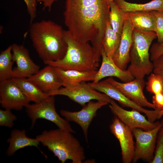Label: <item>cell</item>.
I'll return each mask as SVG.
<instances>
[{
	"label": "cell",
	"instance_id": "obj_2",
	"mask_svg": "<svg viewBox=\"0 0 163 163\" xmlns=\"http://www.w3.org/2000/svg\"><path fill=\"white\" fill-rule=\"evenodd\" d=\"M29 35L33 46L44 63L62 59L67 44L62 27L50 20L32 23Z\"/></svg>",
	"mask_w": 163,
	"mask_h": 163
},
{
	"label": "cell",
	"instance_id": "obj_8",
	"mask_svg": "<svg viewBox=\"0 0 163 163\" xmlns=\"http://www.w3.org/2000/svg\"><path fill=\"white\" fill-rule=\"evenodd\" d=\"M49 95H64L84 106L93 100L110 103L111 99L106 94L97 91L87 83L81 82L67 87H60L48 93Z\"/></svg>",
	"mask_w": 163,
	"mask_h": 163
},
{
	"label": "cell",
	"instance_id": "obj_24",
	"mask_svg": "<svg viewBox=\"0 0 163 163\" xmlns=\"http://www.w3.org/2000/svg\"><path fill=\"white\" fill-rule=\"evenodd\" d=\"M121 35L113 29L110 21L107 23L102 41L103 48L107 55L113 58L119 45Z\"/></svg>",
	"mask_w": 163,
	"mask_h": 163
},
{
	"label": "cell",
	"instance_id": "obj_16",
	"mask_svg": "<svg viewBox=\"0 0 163 163\" xmlns=\"http://www.w3.org/2000/svg\"><path fill=\"white\" fill-rule=\"evenodd\" d=\"M134 27L130 22L124 21L119 46L112 59L115 64L123 70H126L130 62V52L132 43Z\"/></svg>",
	"mask_w": 163,
	"mask_h": 163
},
{
	"label": "cell",
	"instance_id": "obj_38",
	"mask_svg": "<svg viewBox=\"0 0 163 163\" xmlns=\"http://www.w3.org/2000/svg\"><path fill=\"white\" fill-rule=\"evenodd\" d=\"M108 0L110 3L111 2H113L114 0Z\"/></svg>",
	"mask_w": 163,
	"mask_h": 163
},
{
	"label": "cell",
	"instance_id": "obj_26",
	"mask_svg": "<svg viewBox=\"0 0 163 163\" xmlns=\"http://www.w3.org/2000/svg\"><path fill=\"white\" fill-rule=\"evenodd\" d=\"M110 23L113 30L121 35L124 21L125 12L123 11L113 1L110 3L109 13Z\"/></svg>",
	"mask_w": 163,
	"mask_h": 163
},
{
	"label": "cell",
	"instance_id": "obj_34",
	"mask_svg": "<svg viewBox=\"0 0 163 163\" xmlns=\"http://www.w3.org/2000/svg\"><path fill=\"white\" fill-rule=\"evenodd\" d=\"M153 63L154 66L153 70L163 69V53L153 61Z\"/></svg>",
	"mask_w": 163,
	"mask_h": 163
},
{
	"label": "cell",
	"instance_id": "obj_35",
	"mask_svg": "<svg viewBox=\"0 0 163 163\" xmlns=\"http://www.w3.org/2000/svg\"><path fill=\"white\" fill-rule=\"evenodd\" d=\"M57 0H37V2L42 3L43 9L50 11L53 3Z\"/></svg>",
	"mask_w": 163,
	"mask_h": 163
},
{
	"label": "cell",
	"instance_id": "obj_6",
	"mask_svg": "<svg viewBox=\"0 0 163 163\" xmlns=\"http://www.w3.org/2000/svg\"><path fill=\"white\" fill-rule=\"evenodd\" d=\"M55 102L54 96L51 95L39 103L29 104L25 107L26 113L31 121V128H33L37 119H43L53 122L59 129L75 133L69 122L56 112Z\"/></svg>",
	"mask_w": 163,
	"mask_h": 163
},
{
	"label": "cell",
	"instance_id": "obj_23",
	"mask_svg": "<svg viewBox=\"0 0 163 163\" xmlns=\"http://www.w3.org/2000/svg\"><path fill=\"white\" fill-rule=\"evenodd\" d=\"M113 1L124 12L154 10L163 11V0H152L144 4L132 3L125 0H114Z\"/></svg>",
	"mask_w": 163,
	"mask_h": 163
},
{
	"label": "cell",
	"instance_id": "obj_19",
	"mask_svg": "<svg viewBox=\"0 0 163 163\" xmlns=\"http://www.w3.org/2000/svg\"><path fill=\"white\" fill-rule=\"evenodd\" d=\"M54 68L61 78L62 86L64 87L75 85L83 82H93L97 71V70L81 71L73 69L65 70L56 67Z\"/></svg>",
	"mask_w": 163,
	"mask_h": 163
},
{
	"label": "cell",
	"instance_id": "obj_7",
	"mask_svg": "<svg viewBox=\"0 0 163 163\" xmlns=\"http://www.w3.org/2000/svg\"><path fill=\"white\" fill-rule=\"evenodd\" d=\"M161 126L160 122L157 127L150 130L136 128L132 130L136 141L132 162L136 163L140 159L150 163L152 161L154 156L157 134Z\"/></svg>",
	"mask_w": 163,
	"mask_h": 163
},
{
	"label": "cell",
	"instance_id": "obj_15",
	"mask_svg": "<svg viewBox=\"0 0 163 163\" xmlns=\"http://www.w3.org/2000/svg\"><path fill=\"white\" fill-rule=\"evenodd\" d=\"M12 45V52L16 66L13 69V78H28L40 70L39 66L31 59L28 50L22 45Z\"/></svg>",
	"mask_w": 163,
	"mask_h": 163
},
{
	"label": "cell",
	"instance_id": "obj_31",
	"mask_svg": "<svg viewBox=\"0 0 163 163\" xmlns=\"http://www.w3.org/2000/svg\"><path fill=\"white\" fill-rule=\"evenodd\" d=\"M24 1L26 5L27 11L30 17L31 24L36 16L37 0H24Z\"/></svg>",
	"mask_w": 163,
	"mask_h": 163
},
{
	"label": "cell",
	"instance_id": "obj_3",
	"mask_svg": "<svg viewBox=\"0 0 163 163\" xmlns=\"http://www.w3.org/2000/svg\"><path fill=\"white\" fill-rule=\"evenodd\" d=\"M71 133L59 128L44 130L36 138L62 163L68 160L72 163H82L85 158L84 149Z\"/></svg>",
	"mask_w": 163,
	"mask_h": 163
},
{
	"label": "cell",
	"instance_id": "obj_22",
	"mask_svg": "<svg viewBox=\"0 0 163 163\" xmlns=\"http://www.w3.org/2000/svg\"><path fill=\"white\" fill-rule=\"evenodd\" d=\"M13 78L30 101L38 103L50 96L28 78Z\"/></svg>",
	"mask_w": 163,
	"mask_h": 163
},
{
	"label": "cell",
	"instance_id": "obj_13",
	"mask_svg": "<svg viewBox=\"0 0 163 163\" xmlns=\"http://www.w3.org/2000/svg\"><path fill=\"white\" fill-rule=\"evenodd\" d=\"M109 103V107L113 113L132 130L136 128L150 130L156 127L160 123L159 121H149L137 110L132 109L128 110L123 109L112 99Z\"/></svg>",
	"mask_w": 163,
	"mask_h": 163
},
{
	"label": "cell",
	"instance_id": "obj_36",
	"mask_svg": "<svg viewBox=\"0 0 163 163\" xmlns=\"http://www.w3.org/2000/svg\"><path fill=\"white\" fill-rule=\"evenodd\" d=\"M153 73L160 75L163 81V69L159 70H153Z\"/></svg>",
	"mask_w": 163,
	"mask_h": 163
},
{
	"label": "cell",
	"instance_id": "obj_28",
	"mask_svg": "<svg viewBox=\"0 0 163 163\" xmlns=\"http://www.w3.org/2000/svg\"><path fill=\"white\" fill-rule=\"evenodd\" d=\"M158 132L154 158L150 163H163V118Z\"/></svg>",
	"mask_w": 163,
	"mask_h": 163
},
{
	"label": "cell",
	"instance_id": "obj_4",
	"mask_svg": "<svg viewBox=\"0 0 163 163\" xmlns=\"http://www.w3.org/2000/svg\"><path fill=\"white\" fill-rule=\"evenodd\" d=\"M64 35L67 44L64 57L57 61L44 63L64 69L81 71L97 70L99 65L96 62L94 49L89 43H83L76 40L67 30Z\"/></svg>",
	"mask_w": 163,
	"mask_h": 163
},
{
	"label": "cell",
	"instance_id": "obj_20",
	"mask_svg": "<svg viewBox=\"0 0 163 163\" xmlns=\"http://www.w3.org/2000/svg\"><path fill=\"white\" fill-rule=\"evenodd\" d=\"M9 145L6 151L8 156L13 155L18 150L27 146H35L39 149L40 142L36 138L27 137L25 130H13L11 133L10 137L7 140Z\"/></svg>",
	"mask_w": 163,
	"mask_h": 163
},
{
	"label": "cell",
	"instance_id": "obj_37",
	"mask_svg": "<svg viewBox=\"0 0 163 163\" xmlns=\"http://www.w3.org/2000/svg\"><path fill=\"white\" fill-rule=\"evenodd\" d=\"M163 116V110L161 111L158 117V119H160Z\"/></svg>",
	"mask_w": 163,
	"mask_h": 163
},
{
	"label": "cell",
	"instance_id": "obj_30",
	"mask_svg": "<svg viewBox=\"0 0 163 163\" xmlns=\"http://www.w3.org/2000/svg\"><path fill=\"white\" fill-rule=\"evenodd\" d=\"M17 117L13 114L11 110H0V126L9 128L14 125V122L16 120Z\"/></svg>",
	"mask_w": 163,
	"mask_h": 163
},
{
	"label": "cell",
	"instance_id": "obj_25",
	"mask_svg": "<svg viewBox=\"0 0 163 163\" xmlns=\"http://www.w3.org/2000/svg\"><path fill=\"white\" fill-rule=\"evenodd\" d=\"M14 62L10 45L0 54V82L13 78Z\"/></svg>",
	"mask_w": 163,
	"mask_h": 163
},
{
	"label": "cell",
	"instance_id": "obj_32",
	"mask_svg": "<svg viewBox=\"0 0 163 163\" xmlns=\"http://www.w3.org/2000/svg\"><path fill=\"white\" fill-rule=\"evenodd\" d=\"M150 59L152 62L163 53V42L153 43L150 49Z\"/></svg>",
	"mask_w": 163,
	"mask_h": 163
},
{
	"label": "cell",
	"instance_id": "obj_11",
	"mask_svg": "<svg viewBox=\"0 0 163 163\" xmlns=\"http://www.w3.org/2000/svg\"><path fill=\"white\" fill-rule=\"evenodd\" d=\"M110 132L118 140L123 163H131L133 160L135 142L132 130L115 116L110 126Z\"/></svg>",
	"mask_w": 163,
	"mask_h": 163
},
{
	"label": "cell",
	"instance_id": "obj_29",
	"mask_svg": "<svg viewBox=\"0 0 163 163\" xmlns=\"http://www.w3.org/2000/svg\"><path fill=\"white\" fill-rule=\"evenodd\" d=\"M155 21V30L158 42H163V11H152Z\"/></svg>",
	"mask_w": 163,
	"mask_h": 163
},
{
	"label": "cell",
	"instance_id": "obj_33",
	"mask_svg": "<svg viewBox=\"0 0 163 163\" xmlns=\"http://www.w3.org/2000/svg\"><path fill=\"white\" fill-rule=\"evenodd\" d=\"M152 102L155 106L156 109L161 111L163 110V91L154 94L152 97Z\"/></svg>",
	"mask_w": 163,
	"mask_h": 163
},
{
	"label": "cell",
	"instance_id": "obj_21",
	"mask_svg": "<svg viewBox=\"0 0 163 163\" xmlns=\"http://www.w3.org/2000/svg\"><path fill=\"white\" fill-rule=\"evenodd\" d=\"M126 18L131 22L134 28L140 30L155 31V21L152 11L125 12Z\"/></svg>",
	"mask_w": 163,
	"mask_h": 163
},
{
	"label": "cell",
	"instance_id": "obj_17",
	"mask_svg": "<svg viewBox=\"0 0 163 163\" xmlns=\"http://www.w3.org/2000/svg\"><path fill=\"white\" fill-rule=\"evenodd\" d=\"M28 78L46 93L58 89L62 86V82L54 67L49 65Z\"/></svg>",
	"mask_w": 163,
	"mask_h": 163
},
{
	"label": "cell",
	"instance_id": "obj_1",
	"mask_svg": "<svg viewBox=\"0 0 163 163\" xmlns=\"http://www.w3.org/2000/svg\"><path fill=\"white\" fill-rule=\"evenodd\" d=\"M108 0H66L63 13L64 23L76 40L91 42L96 61L101 57L102 41L109 21Z\"/></svg>",
	"mask_w": 163,
	"mask_h": 163
},
{
	"label": "cell",
	"instance_id": "obj_9",
	"mask_svg": "<svg viewBox=\"0 0 163 163\" xmlns=\"http://www.w3.org/2000/svg\"><path fill=\"white\" fill-rule=\"evenodd\" d=\"M0 103L5 109L20 110L30 101L13 78L0 82Z\"/></svg>",
	"mask_w": 163,
	"mask_h": 163
},
{
	"label": "cell",
	"instance_id": "obj_12",
	"mask_svg": "<svg viewBox=\"0 0 163 163\" xmlns=\"http://www.w3.org/2000/svg\"><path fill=\"white\" fill-rule=\"evenodd\" d=\"M106 80L139 106L156 109L154 104L148 100L144 94L143 90L146 82L144 78H135L132 81L124 83L119 82L112 77Z\"/></svg>",
	"mask_w": 163,
	"mask_h": 163
},
{
	"label": "cell",
	"instance_id": "obj_18",
	"mask_svg": "<svg viewBox=\"0 0 163 163\" xmlns=\"http://www.w3.org/2000/svg\"><path fill=\"white\" fill-rule=\"evenodd\" d=\"M101 66L95 75L93 83H96L107 77H115L122 81L128 82L135 78L127 70H123L114 63L112 57L107 56L102 48Z\"/></svg>",
	"mask_w": 163,
	"mask_h": 163
},
{
	"label": "cell",
	"instance_id": "obj_10",
	"mask_svg": "<svg viewBox=\"0 0 163 163\" xmlns=\"http://www.w3.org/2000/svg\"><path fill=\"white\" fill-rule=\"evenodd\" d=\"M88 84L92 88L105 94L111 98L117 101L123 106L144 113L147 117L148 119L151 122H154L158 118L161 111L157 109L149 110L139 106L125 96L114 86L106 80L96 83L92 82Z\"/></svg>",
	"mask_w": 163,
	"mask_h": 163
},
{
	"label": "cell",
	"instance_id": "obj_27",
	"mask_svg": "<svg viewBox=\"0 0 163 163\" xmlns=\"http://www.w3.org/2000/svg\"><path fill=\"white\" fill-rule=\"evenodd\" d=\"M146 90L150 93L156 94L163 91V81L159 75L151 73L146 82Z\"/></svg>",
	"mask_w": 163,
	"mask_h": 163
},
{
	"label": "cell",
	"instance_id": "obj_14",
	"mask_svg": "<svg viewBox=\"0 0 163 163\" xmlns=\"http://www.w3.org/2000/svg\"><path fill=\"white\" fill-rule=\"evenodd\" d=\"M108 104L105 101H97L94 102L91 101L78 111L71 112L62 110L60 112L67 121L75 122L80 126L87 141L88 128L93 119L96 116L97 110Z\"/></svg>",
	"mask_w": 163,
	"mask_h": 163
},
{
	"label": "cell",
	"instance_id": "obj_5",
	"mask_svg": "<svg viewBox=\"0 0 163 163\" xmlns=\"http://www.w3.org/2000/svg\"><path fill=\"white\" fill-rule=\"evenodd\" d=\"M157 38L153 31L133 29L132 43L130 52V64L127 70L135 78H144L153 71L149 50L153 40Z\"/></svg>",
	"mask_w": 163,
	"mask_h": 163
}]
</instances>
